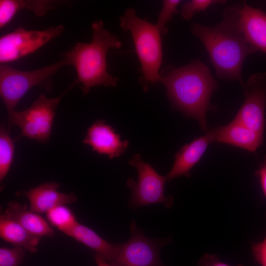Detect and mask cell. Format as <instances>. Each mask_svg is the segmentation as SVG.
Instances as JSON below:
<instances>
[{"instance_id":"6da1fadb","label":"cell","mask_w":266,"mask_h":266,"mask_svg":"<svg viewBox=\"0 0 266 266\" xmlns=\"http://www.w3.org/2000/svg\"><path fill=\"white\" fill-rule=\"evenodd\" d=\"M242 5L238 3L226 7L222 20L215 26L194 23L191 32L202 42L217 76L227 81H237L243 87V63L249 55L257 51L241 29Z\"/></svg>"},{"instance_id":"7a4b0ae2","label":"cell","mask_w":266,"mask_h":266,"mask_svg":"<svg viewBox=\"0 0 266 266\" xmlns=\"http://www.w3.org/2000/svg\"><path fill=\"white\" fill-rule=\"evenodd\" d=\"M160 81L166 89L172 109L195 119L207 132L206 115L217 109L210 98L218 88L209 68L198 59L179 67L168 66L162 71Z\"/></svg>"},{"instance_id":"3957f363","label":"cell","mask_w":266,"mask_h":266,"mask_svg":"<svg viewBox=\"0 0 266 266\" xmlns=\"http://www.w3.org/2000/svg\"><path fill=\"white\" fill-rule=\"evenodd\" d=\"M91 31L90 42H77L62 57L66 65L75 69L77 77L72 85L81 84L84 95L96 86L116 87L119 80L108 73L106 56L110 48H120L121 42L104 28L101 20L92 23Z\"/></svg>"},{"instance_id":"277c9868","label":"cell","mask_w":266,"mask_h":266,"mask_svg":"<svg viewBox=\"0 0 266 266\" xmlns=\"http://www.w3.org/2000/svg\"><path fill=\"white\" fill-rule=\"evenodd\" d=\"M120 27L132 34L141 64L140 83L146 91L150 84L160 80L163 54L161 32L156 25L139 18L133 8H128L120 17Z\"/></svg>"},{"instance_id":"5b68a950","label":"cell","mask_w":266,"mask_h":266,"mask_svg":"<svg viewBox=\"0 0 266 266\" xmlns=\"http://www.w3.org/2000/svg\"><path fill=\"white\" fill-rule=\"evenodd\" d=\"M66 65L65 59L29 71L20 70L8 64L0 66V96L8 116L15 110L25 94L34 86L52 90V79L60 68Z\"/></svg>"},{"instance_id":"8992f818","label":"cell","mask_w":266,"mask_h":266,"mask_svg":"<svg viewBox=\"0 0 266 266\" xmlns=\"http://www.w3.org/2000/svg\"><path fill=\"white\" fill-rule=\"evenodd\" d=\"M65 93L52 99L40 94L30 107L9 116L8 129L14 125L21 131L16 140L27 137L42 143L48 141L57 106Z\"/></svg>"},{"instance_id":"52a82bcc","label":"cell","mask_w":266,"mask_h":266,"mask_svg":"<svg viewBox=\"0 0 266 266\" xmlns=\"http://www.w3.org/2000/svg\"><path fill=\"white\" fill-rule=\"evenodd\" d=\"M129 164L134 167L138 172V180L128 178L126 185L129 188L131 196L129 206L133 209L151 204L163 203L166 208H170L174 198L165 195V186L167 180L166 176L160 175L149 163L144 162L141 156L134 154Z\"/></svg>"},{"instance_id":"ba28073f","label":"cell","mask_w":266,"mask_h":266,"mask_svg":"<svg viewBox=\"0 0 266 266\" xmlns=\"http://www.w3.org/2000/svg\"><path fill=\"white\" fill-rule=\"evenodd\" d=\"M130 238L125 243H120L116 257L109 264L112 266H166L160 259V251L171 242V237H148L134 220L130 223Z\"/></svg>"},{"instance_id":"9c48e42d","label":"cell","mask_w":266,"mask_h":266,"mask_svg":"<svg viewBox=\"0 0 266 266\" xmlns=\"http://www.w3.org/2000/svg\"><path fill=\"white\" fill-rule=\"evenodd\" d=\"M63 25L42 30H28L19 27L0 38V63L7 64L33 53L64 31Z\"/></svg>"},{"instance_id":"30bf717a","label":"cell","mask_w":266,"mask_h":266,"mask_svg":"<svg viewBox=\"0 0 266 266\" xmlns=\"http://www.w3.org/2000/svg\"><path fill=\"white\" fill-rule=\"evenodd\" d=\"M245 96L234 119L264 133L266 107V72L251 75L242 87Z\"/></svg>"},{"instance_id":"8fae6325","label":"cell","mask_w":266,"mask_h":266,"mask_svg":"<svg viewBox=\"0 0 266 266\" xmlns=\"http://www.w3.org/2000/svg\"><path fill=\"white\" fill-rule=\"evenodd\" d=\"M212 143H222L255 152L263 144L264 133L254 131L233 119L225 126L209 130Z\"/></svg>"},{"instance_id":"7c38bea8","label":"cell","mask_w":266,"mask_h":266,"mask_svg":"<svg viewBox=\"0 0 266 266\" xmlns=\"http://www.w3.org/2000/svg\"><path fill=\"white\" fill-rule=\"evenodd\" d=\"M92 150L100 154L108 156L110 159L123 154L128 147V140H122L119 134L104 120L95 121L89 127L83 140Z\"/></svg>"},{"instance_id":"4fadbf2b","label":"cell","mask_w":266,"mask_h":266,"mask_svg":"<svg viewBox=\"0 0 266 266\" xmlns=\"http://www.w3.org/2000/svg\"><path fill=\"white\" fill-rule=\"evenodd\" d=\"M60 186L59 183L46 182L22 192L20 195L28 199L30 210L38 214L46 213L56 206L72 203L77 200L72 193L64 194L59 192L57 189Z\"/></svg>"},{"instance_id":"5bb4252c","label":"cell","mask_w":266,"mask_h":266,"mask_svg":"<svg viewBox=\"0 0 266 266\" xmlns=\"http://www.w3.org/2000/svg\"><path fill=\"white\" fill-rule=\"evenodd\" d=\"M212 143L209 130L202 136L183 145L175 155V161L166 175L168 181L185 176L190 177V170L200 161L208 146Z\"/></svg>"},{"instance_id":"9a60e30c","label":"cell","mask_w":266,"mask_h":266,"mask_svg":"<svg viewBox=\"0 0 266 266\" xmlns=\"http://www.w3.org/2000/svg\"><path fill=\"white\" fill-rule=\"evenodd\" d=\"M265 12L242 3L240 25L248 41L257 50L266 53Z\"/></svg>"},{"instance_id":"2e32d148","label":"cell","mask_w":266,"mask_h":266,"mask_svg":"<svg viewBox=\"0 0 266 266\" xmlns=\"http://www.w3.org/2000/svg\"><path fill=\"white\" fill-rule=\"evenodd\" d=\"M2 214L36 236L52 237L55 235L49 223L38 213L28 209L26 205L15 201H10Z\"/></svg>"},{"instance_id":"e0dca14e","label":"cell","mask_w":266,"mask_h":266,"mask_svg":"<svg viewBox=\"0 0 266 266\" xmlns=\"http://www.w3.org/2000/svg\"><path fill=\"white\" fill-rule=\"evenodd\" d=\"M65 234L92 249L108 263L115 258L120 249V243L109 242L94 231L79 222Z\"/></svg>"},{"instance_id":"ac0fdd59","label":"cell","mask_w":266,"mask_h":266,"mask_svg":"<svg viewBox=\"0 0 266 266\" xmlns=\"http://www.w3.org/2000/svg\"><path fill=\"white\" fill-rule=\"evenodd\" d=\"M0 236L4 241L15 246L23 247L31 253L36 252L37 246L41 238L2 214L0 217Z\"/></svg>"},{"instance_id":"d6986e66","label":"cell","mask_w":266,"mask_h":266,"mask_svg":"<svg viewBox=\"0 0 266 266\" xmlns=\"http://www.w3.org/2000/svg\"><path fill=\"white\" fill-rule=\"evenodd\" d=\"M46 215L48 223L65 234L78 223L73 212L66 205L56 206Z\"/></svg>"},{"instance_id":"ffe728a7","label":"cell","mask_w":266,"mask_h":266,"mask_svg":"<svg viewBox=\"0 0 266 266\" xmlns=\"http://www.w3.org/2000/svg\"><path fill=\"white\" fill-rule=\"evenodd\" d=\"M14 143L3 125L0 128V181L8 173L13 162Z\"/></svg>"},{"instance_id":"44dd1931","label":"cell","mask_w":266,"mask_h":266,"mask_svg":"<svg viewBox=\"0 0 266 266\" xmlns=\"http://www.w3.org/2000/svg\"><path fill=\"white\" fill-rule=\"evenodd\" d=\"M27 250L14 246L0 248V266H19L24 261Z\"/></svg>"},{"instance_id":"7402d4cb","label":"cell","mask_w":266,"mask_h":266,"mask_svg":"<svg viewBox=\"0 0 266 266\" xmlns=\"http://www.w3.org/2000/svg\"><path fill=\"white\" fill-rule=\"evenodd\" d=\"M226 1L222 0H191L183 3L181 14L183 18L190 20L195 14L204 11L209 6L216 4H224Z\"/></svg>"},{"instance_id":"603a6c76","label":"cell","mask_w":266,"mask_h":266,"mask_svg":"<svg viewBox=\"0 0 266 266\" xmlns=\"http://www.w3.org/2000/svg\"><path fill=\"white\" fill-rule=\"evenodd\" d=\"M181 1L180 0H165L160 13L159 15L157 23L156 25L161 34L167 32L166 25L173 18V15L177 13V7Z\"/></svg>"},{"instance_id":"cb8c5ba5","label":"cell","mask_w":266,"mask_h":266,"mask_svg":"<svg viewBox=\"0 0 266 266\" xmlns=\"http://www.w3.org/2000/svg\"><path fill=\"white\" fill-rule=\"evenodd\" d=\"M19 1L21 10L26 9L31 10L39 16L45 15L48 11L56 8L58 5L63 3L59 1L45 0H19Z\"/></svg>"},{"instance_id":"d4e9b609","label":"cell","mask_w":266,"mask_h":266,"mask_svg":"<svg viewBox=\"0 0 266 266\" xmlns=\"http://www.w3.org/2000/svg\"><path fill=\"white\" fill-rule=\"evenodd\" d=\"M19 10L18 0H0V28L7 25Z\"/></svg>"},{"instance_id":"484cf974","label":"cell","mask_w":266,"mask_h":266,"mask_svg":"<svg viewBox=\"0 0 266 266\" xmlns=\"http://www.w3.org/2000/svg\"><path fill=\"white\" fill-rule=\"evenodd\" d=\"M251 250L254 260L261 266H266V235L261 242L253 244Z\"/></svg>"},{"instance_id":"4316f807","label":"cell","mask_w":266,"mask_h":266,"mask_svg":"<svg viewBox=\"0 0 266 266\" xmlns=\"http://www.w3.org/2000/svg\"><path fill=\"white\" fill-rule=\"evenodd\" d=\"M197 266H244L242 264L232 266L221 261L215 254L205 253L199 260Z\"/></svg>"},{"instance_id":"83f0119b","label":"cell","mask_w":266,"mask_h":266,"mask_svg":"<svg viewBox=\"0 0 266 266\" xmlns=\"http://www.w3.org/2000/svg\"><path fill=\"white\" fill-rule=\"evenodd\" d=\"M265 197L266 198V157L260 168L256 171Z\"/></svg>"},{"instance_id":"f1b7e54d","label":"cell","mask_w":266,"mask_h":266,"mask_svg":"<svg viewBox=\"0 0 266 266\" xmlns=\"http://www.w3.org/2000/svg\"><path fill=\"white\" fill-rule=\"evenodd\" d=\"M95 261L97 266H112L105 260L102 259L100 256L96 254H93Z\"/></svg>"},{"instance_id":"f546056e","label":"cell","mask_w":266,"mask_h":266,"mask_svg":"<svg viewBox=\"0 0 266 266\" xmlns=\"http://www.w3.org/2000/svg\"><path fill=\"white\" fill-rule=\"evenodd\" d=\"M265 22L266 24V12H265Z\"/></svg>"}]
</instances>
